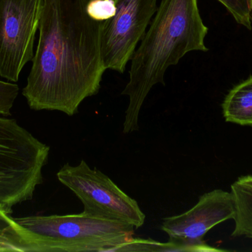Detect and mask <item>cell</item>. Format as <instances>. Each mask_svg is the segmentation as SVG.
Here are the masks:
<instances>
[{
    "label": "cell",
    "mask_w": 252,
    "mask_h": 252,
    "mask_svg": "<svg viewBox=\"0 0 252 252\" xmlns=\"http://www.w3.org/2000/svg\"><path fill=\"white\" fill-rule=\"evenodd\" d=\"M90 0H44L39 38L22 94L34 110L72 116L95 96L106 71L101 53L103 22L87 12Z\"/></svg>",
    "instance_id": "obj_1"
},
{
    "label": "cell",
    "mask_w": 252,
    "mask_h": 252,
    "mask_svg": "<svg viewBox=\"0 0 252 252\" xmlns=\"http://www.w3.org/2000/svg\"><path fill=\"white\" fill-rule=\"evenodd\" d=\"M204 25L198 0H161L149 29L130 61L129 81L121 95L127 96L124 133L138 131L139 115L148 93L164 85V74L192 51H207Z\"/></svg>",
    "instance_id": "obj_2"
},
{
    "label": "cell",
    "mask_w": 252,
    "mask_h": 252,
    "mask_svg": "<svg viewBox=\"0 0 252 252\" xmlns=\"http://www.w3.org/2000/svg\"><path fill=\"white\" fill-rule=\"evenodd\" d=\"M14 220L36 241L41 252H117L134 235L132 225L84 213Z\"/></svg>",
    "instance_id": "obj_3"
},
{
    "label": "cell",
    "mask_w": 252,
    "mask_h": 252,
    "mask_svg": "<svg viewBox=\"0 0 252 252\" xmlns=\"http://www.w3.org/2000/svg\"><path fill=\"white\" fill-rule=\"evenodd\" d=\"M50 147L14 119L0 117V209L10 214L13 207L32 198L42 183V169Z\"/></svg>",
    "instance_id": "obj_4"
},
{
    "label": "cell",
    "mask_w": 252,
    "mask_h": 252,
    "mask_svg": "<svg viewBox=\"0 0 252 252\" xmlns=\"http://www.w3.org/2000/svg\"><path fill=\"white\" fill-rule=\"evenodd\" d=\"M58 179L70 189L89 216L117 220L142 227L145 215L137 201L129 197L115 182L97 169H92L84 160L78 166L66 164L57 173Z\"/></svg>",
    "instance_id": "obj_5"
},
{
    "label": "cell",
    "mask_w": 252,
    "mask_h": 252,
    "mask_svg": "<svg viewBox=\"0 0 252 252\" xmlns=\"http://www.w3.org/2000/svg\"><path fill=\"white\" fill-rule=\"evenodd\" d=\"M44 0H0V75L16 82L33 59Z\"/></svg>",
    "instance_id": "obj_6"
},
{
    "label": "cell",
    "mask_w": 252,
    "mask_h": 252,
    "mask_svg": "<svg viewBox=\"0 0 252 252\" xmlns=\"http://www.w3.org/2000/svg\"><path fill=\"white\" fill-rule=\"evenodd\" d=\"M114 1L115 16L102 28V58L106 70L124 73L158 6L157 0Z\"/></svg>",
    "instance_id": "obj_7"
},
{
    "label": "cell",
    "mask_w": 252,
    "mask_h": 252,
    "mask_svg": "<svg viewBox=\"0 0 252 252\" xmlns=\"http://www.w3.org/2000/svg\"><path fill=\"white\" fill-rule=\"evenodd\" d=\"M235 213L232 192L216 189L201 195L188 211L163 219L161 229L170 240L189 246L194 252H226L209 246L204 237L217 225L232 220Z\"/></svg>",
    "instance_id": "obj_8"
},
{
    "label": "cell",
    "mask_w": 252,
    "mask_h": 252,
    "mask_svg": "<svg viewBox=\"0 0 252 252\" xmlns=\"http://www.w3.org/2000/svg\"><path fill=\"white\" fill-rule=\"evenodd\" d=\"M235 213L232 236L252 239V175L241 176L231 186Z\"/></svg>",
    "instance_id": "obj_9"
},
{
    "label": "cell",
    "mask_w": 252,
    "mask_h": 252,
    "mask_svg": "<svg viewBox=\"0 0 252 252\" xmlns=\"http://www.w3.org/2000/svg\"><path fill=\"white\" fill-rule=\"evenodd\" d=\"M222 109L227 122L252 127V75L228 93Z\"/></svg>",
    "instance_id": "obj_10"
},
{
    "label": "cell",
    "mask_w": 252,
    "mask_h": 252,
    "mask_svg": "<svg viewBox=\"0 0 252 252\" xmlns=\"http://www.w3.org/2000/svg\"><path fill=\"white\" fill-rule=\"evenodd\" d=\"M0 252H41L34 238L1 209Z\"/></svg>",
    "instance_id": "obj_11"
},
{
    "label": "cell",
    "mask_w": 252,
    "mask_h": 252,
    "mask_svg": "<svg viewBox=\"0 0 252 252\" xmlns=\"http://www.w3.org/2000/svg\"><path fill=\"white\" fill-rule=\"evenodd\" d=\"M118 252H194L190 247L180 242L171 241L160 243L151 239L132 238L118 249Z\"/></svg>",
    "instance_id": "obj_12"
},
{
    "label": "cell",
    "mask_w": 252,
    "mask_h": 252,
    "mask_svg": "<svg viewBox=\"0 0 252 252\" xmlns=\"http://www.w3.org/2000/svg\"><path fill=\"white\" fill-rule=\"evenodd\" d=\"M226 7L240 25L252 29L251 16L248 0H218Z\"/></svg>",
    "instance_id": "obj_13"
},
{
    "label": "cell",
    "mask_w": 252,
    "mask_h": 252,
    "mask_svg": "<svg viewBox=\"0 0 252 252\" xmlns=\"http://www.w3.org/2000/svg\"><path fill=\"white\" fill-rule=\"evenodd\" d=\"M87 12L94 20L105 22L115 16L116 5L114 0H90Z\"/></svg>",
    "instance_id": "obj_14"
},
{
    "label": "cell",
    "mask_w": 252,
    "mask_h": 252,
    "mask_svg": "<svg viewBox=\"0 0 252 252\" xmlns=\"http://www.w3.org/2000/svg\"><path fill=\"white\" fill-rule=\"evenodd\" d=\"M19 86L0 81V115H10L15 100L19 94Z\"/></svg>",
    "instance_id": "obj_15"
},
{
    "label": "cell",
    "mask_w": 252,
    "mask_h": 252,
    "mask_svg": "<svg viewBox=\"0 0 252 252\" xmlns=\"http://www.w3.org/2000/svg\"><path fill=\"white\" fill-rule=\"evenodd\" d=\"M249 4H250V16H251V20L252 19V0H248Z\"/></svg>",
    "instance_id": "obj_16"
}]
</instances>
